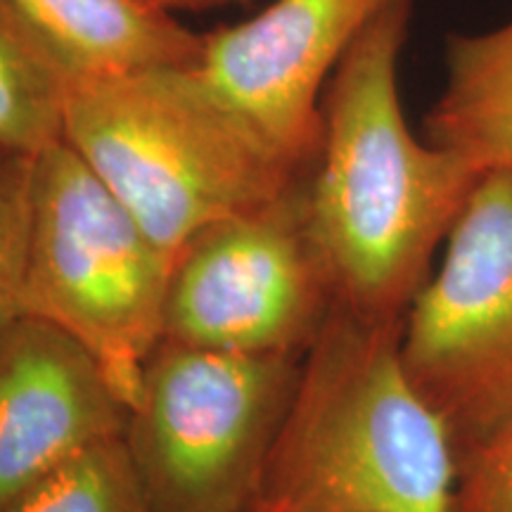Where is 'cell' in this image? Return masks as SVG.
<instances>
[{
    "mask_svg": "<svg viewBox=\"0 0 512 512\" xmlns=\"http://www.w3.org/2000/svg\"><path fill=\"white\" fill-rule=\"evenodd\" d=\"M411 15L413 0H394L337 64L306 183L337 306L373 320H406L484 176L408 128L399 62Z\"/></svg>",
    "mask_w": 512,
    "mask_h": 512,
    "instance_id": "obj_1",
    "label": "cell"
},
{
    "mask_svg": "<svg viewBox=\"0 0 512 512\" xmlns=\"http://www.w3.org/2000/svg\"><path fill=\"white\" fill-rule=\"evenodd\" d=\"M403 320L335 306L302 358L254 508L451 512L458 458L401 361Z\"/></svg>",
    "mask_w": 512,
    "mask_h": 512,
    "instance_id": "obj_2",
    "label": "cell"
},
{
    "mask_svg": "<svg viewBox=\"0 0 512 512\" xmlns=\"http://www.w3.org/2000/svg\"><path fill=\"white\" fill-rule=\"evenodd\" d=\"M64 140L171 259L192 233L311 171L273 150L195 64L72 79Z\"/></svg>",
    "mask_w": 512,
    "mask_h": 512,
    "instance_id": "obj_3",
    "label": "cell"
},
{
    "mask_svg": "<svg viewBox=\"0 0 512 512\" xmlns=\"http://www.w3.org/2000/svg\"><path fill=\"white\" fill-rule=\"evenodd\" d=\"M171 256L67 140L34 155L22 316L95 358L126 408L164 337Z\"/></svg>",
    "mask_w": 512,
    "mask_h": 512,
    "instance_id": "obj_4",
    "label": "cell"
},
{
    "mask_svg": "<svg viewBox=\"0 0 512 512\" xmlns=\"http://www.w3.org/2000/svg\"><path fill=\"white\" fill-rule=\"evenodd\" d=\"M302 358L157 344L121 434L150 512L254 508Z\"/></svg>",
    "mask_w": 512,
    "mask_h": 512,
    "instance_id": "obj_5",
    "label": "cell"
},
{
    "mask_svg": "<svg viewBox=\"0 0 512 512\" xmlns=\"http://www.w3.org/2000/svg\"><path fill=\"white\" fill-rule=\"evenodd\" d=\"M309 174L192 233L171 259L164 337L254 356H304L337 306L309 219Z\"/></svg>",
    "mask_w": 512,
    "mask_h": 512,
    "instance_id": "obj_6",
    "label": "cell"
},
{
    "mask_svg": "<svg viewBox=\"0 0 512 512\" xmlns=\"http://www.w3.org/2000/svg\"><path fill=\"white\" fill-rule=\"evenodd\" d=\"M401 361L460 460L512 418V176L484 174L403 320Z\"/></svg>",
    "mask_w": 512,
    "mask_h": 512,
    "instance_id": "obj_7",
    "label": "cell"
},
{
    "mask_svg": "<svg viewBox=\"0 0 512 512\" xmlns=\"http://www.w3.org/2000/svg\"><path fill=\"white\" fill-rule=\"evenodd\" d=\"M394 0H275L202 34L195 67L249 126L299 169L323 136V91L361 31Z\"/></svg>",
    "mask_w": 512,
    "mask_h": 512,
    "instance_id": "obj_8",
    "label": "cell"
},
{
    "mask_svg": "<svg viewBox=\"0 0 512 512\" xmlns=\"http://www.w3.org/2000/svg\"><path fill=\"white\" fill-rule=\"evenodd\" d=\"M128 408L81 344L17 318L0 337V512L98 441L121 437Z\"/></svg>",
    "mask_w": 512,
    "mask_h": 512,
    "instance_id": "obj_9",
    "label": "cell"
},
{
    "mask_svg": "<svg viewBox=\"0 0 512 512\" xmlns=\"http://www.w3.org/2000/svg\"><path fill=\"white\" fill-rule=\"evenodd\" d=\"M72 79L190 67L202 34L150 0H15Z\"/></svg>",
    "mask_w": 512,
    "mask_h": 512,
    "instance_id": "obj_10",
    "label": "cell"
},
{
    "mask_svg": "<svg viewBox=\"0 0 512 512\" xmlns=\"http://www.w3.org/2000/svg\"><path fill=\"white\" fill-rule=\"evenodd\" d=\"M422 133L479 174L512 176V19L484 34L448 36L444 91Z\"/></svg>",
    "mask_w": 512,
    "mask_h": 512,
    "instance_id": "obj_11",
    "label": "cell"
},
{
    "mask_svg": "<svg viewBox=\"0 0 512 512\" xmlns=\"http://www.w3.org/2000/svg\"><path fill=\"white\" fill-rule=\"evenodd\" d=\"M69 83L15 0H0V147L38 155L62 140Z\"/></svg>",
    "mask_w": 512,
    "mask_h": 512,
    "instance_id": "obj_12",
    "label": "cell"
},
{
    "mask_svg": "<svg viewBox=\"0 0 512 512\" xmlns=\"http://www.w3.org/2000/svg\"><path fill=\"white\" fill-rule=\"evenodd\" d=\"M5 512H150L124 439L83 448Z\"/></svg>",
    "mask_w": 512,
    "mask_h": 512,
    "instance_id": "obj_13",
    "label": "cell"
},
{
    "mask_svg": "<svg viewBox=\"0 0 512 512\" xmlns=\"http://www.w3.org/2000/svg\"><path fill=\"white\" fill-rule=\"evenodd\" d=\"M34 155L0 147V337L22 318Z\"/></svg>",
    "mask_w": 512,
    "mask_h": 512,
    "instance_id": "obj_14",
    "label": "cell"
},
{
    "mask_svg": "<svg viewBox=\"0 0 512 512\" xmlns=\"http://www.w3.org/2000/svg\"><path fill=\"white\" fill-rule=\"evenodd\" d=\"M451 512H512V418L458 460Z\"/></svg>",
    "mask_w": 512,
    "mask_h": 512,
    "instance_id": "obj_15",
    "label": "cell"
},
{
    "mask_svg": "<svg viewBox=\"0 0 512 512\" xmlns=\"http://www.w3.org/2000/svg\"><path fill=\"white\" fill-rule=\"evenodd\" d=\"M150 3L169 12H178V10L214 8V5H226V3H233V0H150Z\"/></svg>",
    "mask_w": 512,
    "mask_h": 512,
    "instance_id": "obj_16",
    "label": "cell"
},
{
    "mask_svg": "<svg viewBox=\"0 0 512 512\" xmlns=\"http://www.w3.org/2000/svg\"><path fill=\"white\" fill-rule=\"evenodd\" d=\"M249 512H271V510H264V508H252Z\"/></svg>",
    "mask_w": 512,
    "mask_h": 512,
    "instance_id": "obj_17",
    "label": "cell"
}]
</instances>
